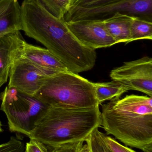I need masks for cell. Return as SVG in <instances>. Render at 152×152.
<instances>
[{
	"label": "cell",
	"instance_id": "3957f363",
	"mask_svg": "<svg viewBox=\"0 0 152 152\" xmlns=\"http://www.w3.org/2000/svg\"><path fill=\"white\" fill-rule=\"evenodd\" d=\"M101 124L99 105L90 108L48 106L40 115L28 137L49 147L85 142Z\"/></svg>",
	"mask_w": 152,
	"mask_h": 152
},
{
	"label": "cell",
	"instance_id": "d4e9b609",
	"mask_svg": "<svg viewBox=\"0 0 152 152\" xmlns=\"http://www.w3.org/2000/svg\"><path fill=\"white\" fill-rule=\"evenodd\" d=\"M77 0H70L71 1V3H72V5H73L75 3L76 1Z\"/></svg>",
	"mask_w": 152,
	"mask_h": 152
},
{
	"label": "cell",
	"instance_id": "4fadbf2b",
	"mask_svg": "<svg viewBox=\"0 0 152 152\" xmlns=\"http://www.w3.org/2000/svg\"><path fill=\"white\" fill-rule=\"evenodd\" d=\"M133 17L117 13L109 18L104 20V26L117 44L130 42V28Z\"/></svg>",
	"mask_w": 152,
	"mask_h": 152
},
{
	"label": "cell",
	"instance_id": "ba28073f",
	"mask_svg": "<svg viewBox=\"0 0 152 152\" xmlns=\"http://www.w3.org/2000/svg\"><path fill=\"white\" fill-rule=\"evenodd\" d=\"M66 24L81 43L93 50L110 47L117 44L107 31L102 20H71Z\"/></svg>",
	"mask_w": 152,
	"mask_h": 152
},
{
	"label": "cell",
	"instance_id": "52a82bcc",
	"mask_svg": "<svg viewBox=\"0 0 152 152\" xmlns=\"http://www.w3.org/2000/svg\"><path fill=\"white\" fill-rule=\"evenodd\" d=\"M111 78L127 88L152 97V58L143 57L124 62L111 71Z\"/></svg>",
	"mask_w": 152,
	"mask_h": 152
},
{
	"label": "cell",
	"instance_id": "9c48e42d",
	"mask_svg": "<svg viewBox=\"0 0 152 152\" xmlns=\"http://www.w3.org/2000/svg\"><path fill=\"white\" fill-rule=\"evenodd\" d=\"M51 75L18 58L10 69L8 87L34 96L41 87L44 80Z\"/></svg>",
	"mask_w": 152,
	"mask_h": 152
},
{
	"label": "cell",
	"instance_id": "7402d4cb",
	"mask_svg": "<svg viewBox=\"0 0 152 152\" xmlns=\"http://www.w3.org/2000/svg\"><path fill=\"white\" fill-rule=\"evenodd\" d=\"M25 152H50L48 147L41 142L30 139L26 145Z\"/></svg>",
	"mask_w": 152,
	"mask_h": 152
},
{
	"label": "cell",
	"instance_id": "cb8c5ba5",
	"mask_svg": "<svg viewBox=\"0 0 152 152\" xmlns=\"http://www.w3.org/2000/svg\"><path fill=\"white\" fill-rule=\"evenodd\" d=\"M103 150L104 152H112L111 151L110 148H109V146L107 145V143L105 142L104 138V140L103 144Z\"/></svg>",
	"mask_w": 152,
	"mask_h": 152
},
{
	"label": "cell",
	"instance_id": "7a4b0ae2",
	"mask_svg": "<svg viewBox=\"0 0 152 152\" xmlns=\"http://www.w3.org/2000/svg\"><path fill=\"white\" fill-rule=\"evenodd\" d=\"M101 126L126 146L152 152V97L132 94L102 105Z\"/></svg>",
	"mask_w": 152,
	"mask_h": 152
},
{
	"label": "cell",
	"instance_id": "5bb4252c",
	"mask_svg": "<svg viewBox=\"0 0 152 152\" xmlns=\"http://www.w3.org/2000/svg\"><path fill=\"white\" fill-rule=\"evenodd\" d=\"M95 97L99 104L115 97H120L129 91L127 88L117 81L94 83Z\"/></svg>",
	"mask_w": 152,
	"mask_h": 152
},
{
	"label": "cell",
	"instance_id": "2e32d148",
	"mask_svg": "<svg viewBox=\"0 0 152 152\" xmlns=\"http://www.w3.org/2000/svg\"><path fill=\"white\" fill-rule=\"evenodd\" d=\"M46 11L59 19L64 17L72 5L70 0H36Z\"/></svg>",
	"mask_w": 152,
	"mask_h": 152
},
{
	"label": "cell",
	"instance_id": "7c38bea8",
	"mask_svg": "<svg viewBox=\"0 0 152 152\" xmlns=\"http://www.w3.org/2000/svg\"><path fill=\"white\" fill-rule=\"evenodd\" d=\"M21 29V5L18 0H0V38Z\"/></svg>",
	"mask_w": 152,
	"mask_h": 152
},
{
	"label": "cell",
	"instance_id": "ac0fdd59",
	"mask_svg": "<svg viewBox=\"0 0 152 152\" xmlns=\"http://www.w3.org/2000/svg\"><path fill=\"white\" fill-rule=\"evenodd\" d=\"M24 143L14 137H11L7 142L0 145V152H23Z\"/></svg>",
	"mask_w": 152,
	"mask_h": 152
},
{
	"label": "cell",
	"instance_id": "8fae6325",
	"mask_svg": "<svg viewBox=\"0 0 152 152\" xmlns=\"http://www.w3.org/2000/svg\"><path fill=\"white\" fill-rule=\"evenodd\" d=\"M24 42L20 31L0 38V87L7 82L10 69L19 56Z\"/></svg>",
	"mask_w": 152,
	"mask_h": 152
},
{
	"label": "cell",
	"instance_id": "8992f818",
	"mask_svg": "<svg viewBox=\"0 0 152 152\" xmlns=\"http://www.w3.org/2000/svg\"><path fill=\"white\" fill-rule=\"evenodd\" d=\"M117 13L152 22V0H118L93 8L71 5L64 17L66 22L82 20H104Z\"/></svg>",
	"mask_w": 152,
	"mask_h": 152
},
{
	"label": "cell",
	"instance_id": "6da1fadb",
	"mask_svg": "<svg viewBox=\"0 0 152 152\" xmlns=\"http://www.w3.org/2000/svg\"><path fill=\"white\" fill-rule=\"evenodd\" d=\"M21 30L43 45L68 70L75 74L91 70L96 59L95 50L80 42L64 19L46 11L36 0H24L21 5Z\"/></svg>",
	"mask_w": 152,
	"mask_h": 152
},
{
	"label": "cell",
	"instance_id": "d6986e66",
	"mask_svg": "<svg viewBox=\"0 0 152 152\" xmlns=\"http://www.w3.org/2000/svg\"><path fill=\"white\" fill-rule=\"evenodd\" d=\"M104 138L107 145L112 152H137L127 146L122 145L114 138L104 134Z\"/></svg>",
	"mask_w": 152,
	"mask_h": 152
},
{
	"label": "cell",
	"instance_id": "9a60e30c",
	"mask_svg": "<svg viewBox=\"0 0 152 152\" xmlns=\"http://www.w3.org/2000/svg\"><path fill=\"white\" fill-rule=\"evenodd\" d=\"M152 39V22L133 17L130 28V42Z\"/></svg>",
	"mask_w": 152,
	"mask_h": 152
},
{
	"label": "cell",
	"instance_id": "277c9868",
	"mask_svg": "<svg viewBox=\"0 0 152 152\" xmlns=\"http://www.w3.org/2000/svg\"><path fill=\"white\" fill-rule=\"evenodd\" d=\"M34 96L48 106L83 108L99 105L94 83L69 71L46 77Z\"/></svg>",
	"mask_w": 152,
	"mask_h": 152
},
{
	"label": "cell",
	"instance_id": "ffe728a7",
	"mask_svg": "<svg viewBox=\"0 0 152 152\" xmlns=\"http://www.w3.org/2000/svg\"><path fill=\"white\" fill-rule=\"evenodd\" d=\"M84 142H76L55 147H48L50 152H79Z\"/></svg>",
	"mask_w": 152,
	"mask_h": 152
},
{
	"label": "cell",
	"instance_id": "e0dca14e",
	"mask_svg": "<svg viewBox=\"0 0 152 152\" xmlns=\"http://www.w3.org/2000/svg\"><path fill=\"white\" fill-rule=\"evenodd\" d=\"M104 134L96 128L91 133L85 142L89 145L91 152H104L103 144Z\"/></svg>",
	"mask_w": 152,
	"mask_h": 152
},
{
	"label": "cell",
	"instance_id": "44dd1931",
	"mask_svg": "<svg viewBox=\"0 0 152 152\" xmlns=\"http://www.w3.org/2000/svg\"><path fill=\"white\" fill-rule=\"evenodd\" d=\"M118 0H77L73 5L84 8H93L103 6Z\"/></svg>",
	"mask_w": 152,
	"mask_h": 152
},
{
	"label": "cell",
	"instance_id": "603a6c76",
	"mask_svg": "<svg viewBox=\"0 0 152 152\" xmlns=\"http://www.w3.org/2000/svg\"><path fill=\"white\" fill-rule=\"evenodd\" d=\"M79 152H91V151L89 145L86 143L84 145H82Z\"/></svg>",
	"mask_w": 152,
	"mask_h": 152
},
{
	"label": "cell",
	"instance_id": "484cf974",
	"mask_svg": "<svg viewBox=\"0 0 152 152\" xmlns=\"http://www.w3.org/2000/svg\"><path fill=\"white\" fill-rule=\"evenodd\" d=\"M2 131L1 128V122H0V132Z\"/></svg>",
	"mask_w": 152,
	"mask_h": 152
},
{
	"label": "cell",
	"instance_id": "5b68a950",
	"mask_svg": "<svg viewBox=\"0 0 152 152\" xmlns=\"http://www.w3.org/2000/svg\"><path fill=\"white\" fill-rule=\"evenodd\" d=\"M1 110L6 115L9 129L28 137L35 123L48 105L35 96L7 86L1 93Z\"/></svg>",
	"mask_w": 152,
	"mask_h": 152
},
{
	"label": "cell",
	"instance_id": "30bf717a",
	"mask_svg": "<svg viewBox=\"0 0 152 152\" xmlns=\"http://www.w3.org/2000/svg\"><path fill=\"white\" fill-rule=\"evenodd\" d=\"M18 58L51 75L69 71L65 65L47 49L24 42Z\"/></svg>",
	"mask_w": 152,
	"mask_h": 152
}]
</instances>
